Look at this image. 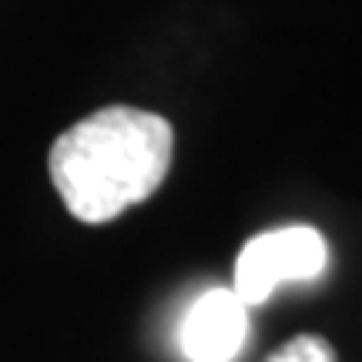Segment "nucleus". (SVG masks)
<instances>
[{
    "mask_svg": "<svg viewBox=\"0 0 362 362\" xmlns=\"http://www.w3.org/2000/svg\"><path fill=\"white\" fill-rule=\"evenodd\" d=\"M175 131L161 115L111 104L74 121L51 144V178L64 208L84 225H104L161 188Z\"/></svg>",
    "mask_w": 362,
    "mask_h": 362,
    "instance_id": "1",
    "label": "nucleus"
},
{
    "mask_svg": "<svg viewBox=\"0 0 362 362\" xmlns=\"http://www.w3.org/2000/svg\"><path fill=\"white\" fill-rule=\"evenodd\" d=\"M329 265V245L309 225H288L248 238L235 259L232 292L248 309L269 302L282 282H312Z\"/></svg>",
    "mask_w": 362,
    "mask_h": 362,
    "instance_id": "2",
    "label": "nucleus"
},
{
    "mask_svg": "<svg viewBox=\"0 0 362 362\" xmlns=\"http://www.w3.org/2000/svg\"><path fill=\"white\" fill-rule=\"evenodd\" d=\"M248 336V305L232 288H208L185 312L178 329L181 356L188 362H232Z\"/></svg>",
    "mask_w": 362,
    "mask_h": 362,
    "instance_id": "3",
    "label": "nucleus"
},
{
    "mask_svg": "<svg viewBox=\"0 0 362 362\" xmlns=\"http://www.w3.org/2000/svg\"><path fill=\"white\" fill-rule=\"evenodd\" d=\"M265 362H339V356L329 346V339L305 332V336H296L285 346H279Z\"/></svg>",
    "mask_w": 362,
    "mask_h": 362,
    "instance_id": "4",
    "label": "nucleus"
}]
</instances>
